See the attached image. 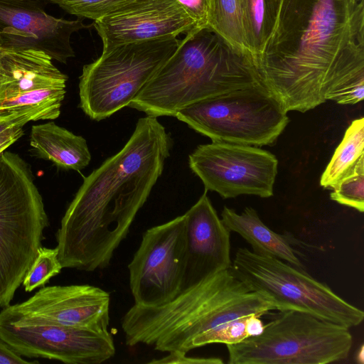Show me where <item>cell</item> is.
<instances>
[{
    "instance_id": "cell-1",
    "label": "cell",
    "mask_w": 364,
    "mask_h": 364,
    "mask_svg": "<svg viewBox=\"0 0 364 364\" xmlns=\"http://www.w3.org/2000/svg\"><path fill=\"white\" fill-rule=\"evenodd\" d=\"M255 63L287 111L364 97V0H279Z\"/></svg>"
},
{
    "instance_id": "cell-2",
    "label": "cell",
    "mask_w": 364,
    "mask_h": 364,
    "mask_svg": "<svg viewBox=\"0 0 364 364\" xmlns=\"http://www.w3.org/2000/svg\"><path fill=\"white\" fill-rule=\"evenodd\" d=\"M171 146L165 127L146 115L124 147L84 178L56 232L63 268L93 272L109 264L161 176Z\"/></svg>"
},
{
    "instance_id": "cell-3",
    "label": "cell",
    "mask_w": 364,
    "mask_h": 364,
    "mask_svg": "<svg viewBox=\"0 0 364 364\" xmlns=\"http://www.w3.org/2000/svg\"><path fill=\"white\" fill-rule=\"evenodd\" d=\"M276 308L250 289L230 268L215 273L171 301L156 306L135 304L123 316L127 346L187 353L205 346L207 337L225 324L250 315L262 316Z\"/></svg>"
},
{
    "instance_id": "cell-4",
    "label": "cell",
    "mask_w": 364,
    "mask_h": 364,
    "mask_svg": "<svg viewBox=\"0 0 364 364\" xmlns=\"http://www.w3.org/2000/svg\"><path fill=\"white\" fill-rule=\"evenodd\" d=\"M186 34L128 107L147 116L175 117L201 100L262 83L253 59L233 50L210 28Z\"/></svg>"
},
{
    "instance_id": "cell-5",
    "label": "cell",
    "mask_w": 364,
    "mask_h": 364,
    "mask_svg": "<svg viewBox=\"0 0 364 364\" xmlns=\"http://www.w3.org/2000/svg\"><path fill=\"white\" fill-rule=\"evenodd\" d=\"M49 221L30 166L0 154V308L10 305L42 247Z\"/></svg>"
},
{
    "instance_id": "cell-6",
    "label": "cell",
    "mask_w": 364,
    "mask_h": 364,
    "mask_svg": "<svg viewBox=\"0 0 364 364\" xmlns=\"http://www.w3.org/2000/svg\"><path fill=\"white\" fill-rule=\"evenodd\" d=\"M279 312L260 334L226 345L229 364H327L348 356L350 328L303 311Z\"/></svg>"
},
{
    "instance_id": "cell-7",
    "label": "cell",
    "mask_w": 364,
    "mask_h": 364,
    "mask_svg": "<svg viewBox=\"0 0 364 364\" xmlns=\"http://www.w3.org/2000/svg\"><path fill=\"white\" fill-rule=\"evenodd\" d=\"M176 36L132 42L102 51L83 66L79 107L100 121L128 107L178 46Z\"/></svg>"
},
{
    "instance_id": "cell-8",
    "label": "cell",
    "mask_w": 364,
    "mask_h": 364,
    "mask_svg": "<svg viewBox=\"0 0 364 364\" xmlns=\"http://www.w3.org/2000/svg\"><path fill=\"white\" fill-rule=\"evenodd\" d=\"M230 270L279 311H303L348 328L359 326L363 321V310L304 269L279 259L240 247L232 260Z\"/></svg>"
},
{
    "instance_id": "cell-9",
    "label": "cell",
    "mask_w": 364,
    "mask_h": 364,
    "mask_svg": "<svg viewBox=\"0 0 364 364\" xmlns=\"http://www.w3.org/2000/svg\"><path fill=\"white\" fill-rule=\"evenodd\" d=\"M175 117L212 141L251 146L273 144L289 122L284 105L263 83L201 100Z\"/></svg>"
},
{
    "instance_id": "cell-10",
    "label": "cell",
    "mask_w": 364,
    "mask_h": 364,
    "mask_svg": "<svg viewBox=\"0 0 364 364\" xmlns=\"http://www.w3.org/2000/svg\"><path fill=\"white\" fill-rule=\"evenodd\" d=\"M0 339L21 356L100 364L115 354L112 335L0 312Z\"/></svg>"
},
{
    "instance_id": "cell-11",
    "label": "cell",
    "mask_w": 364,
    "mask_h": 364,
    "mask_svg": "<svg viewBox=\"0 0 364 364\" xmlns=\"http://www.w3.org/2000/svg\"><path fill=\"white\" fill-rule=\"evenodd\" d=\"M188 164L205 191H215L223 198L273 195L278 161L269 151L255 146L223 141L201 144L189 155Z\"/></svg>"
},
{
    "instance_id": "cell-12",
    "label": "cell",
    "mask_w": 364,
    "mask_h": 364,
    "mask_svg": "<svg viewBox=\"0 0 364 364\" xmlns=\"http://www.w3.org/2000/svg\"><path fill=\"white\" fill-rule=\"evenodd\" d=\"M186 247V216L148 229L128 265L134 304L156 306L180 291Z\"/></svg>"
},
{
    "instance_id": "cell-13",
    "label": "cell",
    "mask_w": 364,
    "mask_h": 364,
    "mask_svg": "<svg viewBox=\"0 0 364 364\" xmlns=\"http://www.w3.org/2000/svg\"><path fill=\"white\" fill-rule=\"evenodd\" d=\"M82 20L54 17L33 0H0V48L36 49L66 63L75 56L72 34L93 26Z\"/></svg>"
},
{
    "instance_id": "cell-14",
    "label": "cell",
    "mask_w": 364,
    "mask_h": 364,
    "mask_svg": "<svg viewBox=\"0 0 364 364\" xmlns=\"http://www.w3.org/2000/svg\"><path fill=\"white\" fill-rule=\"evenodd\" d=\"M110 296L88 284L45 287L27 300L6 308L18 316L55 324L108 331Z\"/></svg>"
},
{
    "instance_id": "cell-15",
    "label": "cell",
    "mask_w": 364,
    "mask_h": 364,
    "mask_svg": "<svg viewBox=\"0 0 364 364\" xmlns=\"http://www.w3.org/2000/svg\"><path fill=\"white\" fill-rule=\"evenodd\" d=\"M102 51L114 46L164 36H177L197 28L176 0H132L95 21Z\"/></svg>"
},
{
    "instance_id": "cell-16",
    "label": "cell",
    "mask_w": 364,
    "mask_h": 364,
    "mask_svg": "<svg viewBox=\"0 0 364 364\" xmlns=\"http://www.w3.org/2000/svg\"><path fill=\"white\" fill-rule=\"evenodd\" d=\"M185 215L186 247L179 294L232 264L231 232L218 216L207 191Z\"/></svg>"
},
{
    "instance_id": "cell-17",
    "label": "cell",
    "mask_w": 364,
    "mask_h": 364,
    "mask_svg": "<svg viewBox=\"0 0 364 364\" xmlns=\"http://www.w3.org/2000/svg\"><path fill=\"white\" fill-rule=\"evenodd\" d=\"M0 103L32 90L65 89L68 76L42 50L0 48Z\"/></svg>"
},
{
    "instance_id": "cell-18",
    "label": "cell",
    "mask_w": 364,
    "mask_h": 364,
    "mask_svg": "<svg viewBox=\"0 0 364 364\" xmlns=\"http://www.w3.org/2000/svg\"><path fill=\"white\" fill-rule=\"evenodd\" d=\"M220 218L230 232L237 233L251 245L252 252L279 259L303 269V264L292 247L290 238L267 226L252 207H247L238 213L225 206Z\"/></svg>"
},
{
    "instance_id": "cell-19",
    "label": "cell",
    "mask_w": 364,
    "mask_h": 364,
    "mask_svg": "<svg viewBox=\"0 0 364 364\" xmlns=\"http://www.w3.org/2000/svg\"><path fill=\"white\" fill-rule=\"evenodd\" d=\"M30 145L38 157L65 170L81 171L91 161L85 138L53 122L32 126Z\"/></svg>"
},
{
    "instance_id": "cell-20",
    "label": "cell",
    "mask_w": 364,
    "mask_h": 364,
    "mask_svg": "<svg viewBox=\"0 0 364 364\" xmlns=\"http://www.w3.org/2000/svg\"><path fill=\"white\" fill-rule=\"evenodd\" d=\"M65 89L27 92L0 103V122L24 126L30 121L55 119L60 114Z\"/></svg>"
},
{
    "instance_id": "cell-21",
    "label": "cell",
    "mask_w": 364,
    "mask_h": 364,
    "mask_svg": "<svg viewBox=\"0 0 364 364\" xmlns=\"http://www.w3.org/2000/svg\"><path fill=\"white\" fill-rule=\"evenodd\" d=\"M363 159L364 118L361 117L353 121L346 129L341 142L321 177V186L326 188H333Z\"/></svg>"
},
{
    "instance_id": "cell-22",
    "label": "cell",
    "mask_w": 364,
    "mask_h": 364,
    "mask_svg": "<svg viewBox=\"0 0 364 364\" xmlns=\"http://www.w3.org/2000/svg\"><path fill=\"white\" fill-rule=\"evenodd\" d=\"M278 4L279 0H240L245 41L254 62L271 36Z\"/></svg>"
},
{
    "instance_id": "cell-23",
    "label": "cell",
    "mask_w": 364,
    "mask_h": 364,
    "mask_svg": "<svg viewBox=\"0 0 364 364\" xmlns=\"http://www.w3.org/2000/svg\"><path fill=\"white\" fill-rule=\"evenodd\" d=\"M208 28L233 50L252 58L245 41L240 0H209Z\"/></svg>"
},
{
    "instance_id": "cell-24",
    "label": "cell",
    "mask_w": 364,
    "mask_h": 364,
    "mask_svg": "<svg viewBox=\"0 0 364 364\" xmlns=\"http://www.w3.org/2000/svg\"><path fill=\"white\" fill-rule=\"evenodd\" d=\"M331 199L339 204L364 211V159L353 171L339 181L332 188Z\"/></svg>"
},
{
    "instance_id": "cell-25",
    "label": "cell",
    "mask_w": 364,
    "mask_h": 364,
    "mask_svg": "<svg viewBox=\"0 0 364 364\" xmlns=\"http://www.w3.org/2000/svg\"><path fill=\"white\" fill-rule=\"evenodd\" d=\"M57 248L41 247L22 284L26 292H31L47 284L54 276L58 274L63 267L58 259Z\"/></svg>"
},
{
    "instance_id": "cell-26",
    "label": "cell",
    "mask_w": 364,
    "mask_h": 364,
    "mask_svg": "<svg viewBox=\"0 0 364 364\" xmlns=\"http://www.w3.org/2000/svg\"><path fill=\"white\" fill-rule=\"evenodd\" d=\"M78 18L99 20L132 0H46Z\"/></svg>"
},
{
    "instance_id": "cell-27",
    "label": "cell",
    "mask_w": 364,
    "mask_h": 364,
    "mask_svg": "<svg viewBox=\"0 0 364 364\" xmlns=\"http://www.w3.org/2000/svg\"><path fill=\"white\" fill-rule=\"evenodd\" d=\"M251 316L233 320L213 332L207 337L205 346L211 343L233 344L250 337L247 325Z\"/></svg>"
},
{
    "instance_id": "cell-28",
    "label": "cell",
    "mask_w": 364,
    "mask_h": 364,
    "mask_svg": "<svg viewBox=\"0 0 364 364\" xmlns=\"http://www.w3.org/2000/svg\"><path fill=\"white\" fill-rule=\"evenodd\" d=\"M193 19L197 28H208L209 0H176Z\"/></svg>"
},
{
    "instance_id": "cell-29",
    "label": "cell",
    "mask_w": 364,
    "mask_h": 364,
    "mask_svg": "<svg viewBox=\"0 0 364 364\" xmlns=\"http://www.w3.org/2000/svg\"><path fill=\"white\" fill-rule=\"evenodd\" d=\"M168 354L159 359L149 362L152 364H223V360L219 358L189 357L181 351H170Z\"/></svg>"
},
{
    "instance_id": "cell-30",
    "label": "cell",
    "mask_w": 364,
    "mask_h": 364,
    "mask_svg": "<svg viewBox=\"0 0 364 364\" xmlns=\"http://www.w3.org/2000/svg\"><path fill=\"white\" fill-rule=\"evenodd\" d=\"M35 364L38 361H29L23 358L0 339V364Z\"/></svg>"
},
{
    "instance_id": "cell-31",
    "label": "cell",
    "mask_w": 364,
    "mask_h": 364,
    "mask_svg": "<svg viewBox=\"0 0 364 364\" xmlns=\"http://www.w3.org/2000/svg\"><path fill=\"white\" fill-rule=\"evenodd\" d=\"M23 134V127H12L0 132V154Z\"/></svg>"
},
{
    "instance_id": "cell-32",
    "label": "cell",
    "mask_w": 364,
    "mask_h": 364,
    "mask_svg": "<svg viewBox=\"0 0 364 364\" xmlns=\"http://www.w3.org/2000/svg\"><path fill=\"white\" fill-rule=\"evenodd\" d=\"M12 127H23L20 125H16L14 124L6 123V122H0V132L6 130V129Z\"/></svg>"
},
{
    "instance_id": "cell-33",
    "label": "cell",
    "mask_w": 364,
    "mask_h": 364,
    "mask_svg": "<svg viewBox=\"0 0 364 364\" xmlns=\"http://www.w3.org/2000/svg\"><path fill=\"white\" fill-rule=\"evenodd\" d=\"M363 347L362 346L360 348V352L356 355V360L358 363H363Z\"/></svg>"
},
{
    "instance_id": "cell-34",
    "label": "cell",
    "mask_w": 364,
    "mask_h": 364,
    "mask_svg": "<svg viewBox=\"0 0 364 364\" xmlns=\"http://www.w3.org/2000/svg\"><path fill=\"white\" fill-rule=\"evenodd\" d=\"M2 1H18V0H2Z\"/></svg>"
},
{
    "instance_id": "cell-35",
    "label": "cell",
    "mask_w": 364,
    "mask_h": 364,
    "mask_svg": "<svg viewBox=\"0 0 364 364\" xmlns=\"http://www.w3.org/2000/svg\"><path fill=\"white\" fill-rule=\"evenodd\" d=\"M0 64H1V61H0Z\"/></svg>"
}]
</instances>
